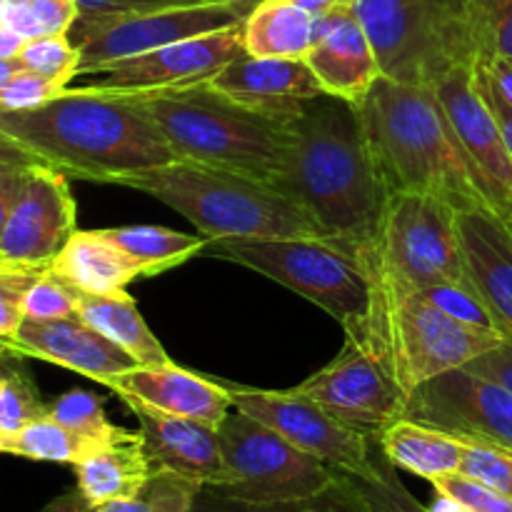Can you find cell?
I'll return each mask as SVG.
<instances>
[{"label":"cell","instance_id":"1","mask_svg":"<svg viewBox=\"0 0 512 512\" xmlns=\"http://www.w3.org/2000/svg\"><path fill=\"white\" fill-rule=\"evenodd\" d=\"M273 188L353 253L373 243L393 195L360 108L328 93L310 100L290 125L288 155Z\"/></svg>","mask_w":512,"mask_h":512},{"label":"cell","instance_id":"2","mask_svg":"<svg viewBox=\"0 0 512 512\" xmlns=\"http://www.w3.org/2000/svg\"><path fill=\"white\" fill-rule=\"evenodd\" d=\"M0 133L68 178L115 183L173 163L158 125L128 95L65 88L28 110L0 105Z\"/></svg>","mask_w":512,"mask_h":512},{"label":"cell","instance_id":"3","mask_svg":"<svg viewBox=\"0 0 512 512\" xmlns=\"http://www.w3.org/2000/svg\"><path fill=\"white\" fill-rule=\"evenodd\" d=\"M358 108L390 193L438 195L455 210L493 208L433 88L380 75Z\"/></svg>","mask_w":512,"mask_h":512},{"label":"cell","instance_id":"4","mask_svg":"<svg viewBox=\"0 0 512 512\" xmlns=\"http://www.w3.org/2000/svg\"><path fill=\"white\" fill-rule=\"evenodd\" d=\"M128 98L158 125L175 160L230 170L270 185L278 180L293 120L245 108L208 83Z\"/></svg>","mask_w":512,"mask_h":512},{"label":"cell","instance_id":"5","mask_svg":"<svg viewBox=\"0 0 512 512\" xmlns=\"http://www.w3.org/2000/svg\"><path fill=\"white\" fill-rule=\"evenodd\" d=\"M118 185L153 195L178 210L208 240L220 238H328L323 228L278 188L248 175L173 160L133 173Z\"/></svg>","mask_w":512,"mask_h":512},{"label":"cell","instance_id":"6","mask_svg":"<svg viewBox=\"0 0 512 512\" xmlns=\"http://www.w3.org/2000/svg\"><path fill=\"white\" fill-rule=\"evenodd\" d=\"M353 10L385 78L433 88L490 58L480 0H355Z\"/></svg>","mask_w":512,"mask_h":512},{"label":"cell","instance_id":"7","mask_svg":"<svg viewBox=\"0 0 512 512\" xmlns=\"http://www.w3.org/2000/svg\"><path fill=\"white\" fill-rule=\"evenodd\" d=\"M373 290V305L465 280L458 210L425 193H393L373 243L355 250Z\"/></svg>","mask_w":512,"mask_h":512},{"label":"cell","instance_id":"8","mask_svg":"<svg viewBox=\"0 0 512 512\" xmlns=\"http://www.w3.org/2000/svg\"><path fill=\"white\" fill-rule=\"evenodd\" d=\"M210 258L255 270L323 308L345 338L368 320L370 280L353 250L325 238H220L208 240Z\"/></svg>","mask_w":512,"mask_h":512},{"label":"cell","instance_id":"9","mask_svg":"<svg viewBox=\"0 0 512 512\" xmlns=\"http://www.w3.org/2000/svg\"><path fill=\"white\" fill-rule=\"evenodd\" d=\"M508 335L458 323L420 293L373 305L353 340L378 355L410 398L438 375L460 370L498 348Z\"/></svg>","mask_w":512,"mask_h":512},{"label":"cell","instance_id":"10","mask_svg":"<svg viewBox=\"0 0 512 512\" xmlns=\"http://www.w3.org/2000/svg\"><path fill=\"white\" fill-rule=\"evenodd\" d=\"M218 433L228 483L210 493L220 498L245 505H293L323 500L338 488V470L238 408L230 410Z\"/></svg>","mask_w":512,"mask_h":512},{"label":"cell","instance_id":"11","mask_svg":"<svg viewBox=\"0 0 512 512\" xmlns=\"http://www.w3.org/2000/svg\"><path fill=\"white\" fill-rule=\"evenodd\" d=\"M258 3L260 0L195 3L145 10V13L98 15V18L78 15L68 33L75 48L80 50L78 75L88 73L98 65L150 53V50L165 48V45L180 43V40L243 25Z\"/></svg>","mask_w":512,"mask_h":512},{"label":"cell","instance_id":"12","mask_svg":"<svg viewBox=\"0 0 512 512\" xmlns=\"http://www.w3.org/2000/svg\"><path fill=\"white\" fill-rule=\"evenodd\" d=\"M293 390L370 440H378L390 423L405 418L408 408V395L388 365L353 340H345V348L325 368Z\"/></svg>","mask_w":512,"mask_h":512},{"label":"cell","instance_id":"13","mask_svg":"<svg viewBox=\"0 0 512 512\" xmlns=\"http://www.w3.org/2000/svg\"><path fill=\"white\" fill-rule=\"evenodd\" d=\"M223 385L233 398V408L263 423L303 453L328 463L330 468L350 475H365L373 468V440L338 423L305 395L295 390L250 388L228 380H223Z\"/></svg>","mask_w":512,"mask_h":512},{"label":"cell","instance_id":"14","mask_svg":"<svg viewBox=\"0 0 512 512\" xmlns=\"http://www.w3.org/2000/svg\"><path fill=\"white\" fill-rule=\"evenodd\" d=\"M243 53V25H235V28L180 40V43L133 55V58L98 65L80 75L85 78L83 88L100 90V93H160V90L208 83L230 60Z\"/></svg>","mask_w":512,"mask_h":512},{"label":"cell","instance_id":"15","mask_svg":"<svg viewBox=\"0 0 512 512\" xmlns=\"http://www.w3.org/2000/svg\"><path fill=\"white\" fill-rule=\"evenodd\" d=\"M405 418L433 425L465 443L512 450V390L463 368L415 388Z\"/></svg>","mask_w":512,"mask_h":512},{"label":"cell","instance_id":"16","mask_svg":"<svg viewBox=\"0 0 512 512\" xmlns=\"http://www.w3.org/2000/svg\"><path fill=\"white\" fill-rule=\"evenodd\" d=\"M75 200L68 175L50 165H33L0 235V260L50 268L75 233Z\"/></svg>","mask_w":512,"mask_h":512},{"label":"cell","instance_id":"17","mask_svg":"<svg viewBox=\"0 0 512 512\" xmlns=\"http://www.w3.org/2000/svg\"><path fill=\"white\" fill-rule=\"evenodd\" d=\"M465 153L483 175L493 210L512 228V158L503 128L478 85L475 68H458L433 85Z\"/></svg>","mask_w":512,"mask_h":512},{"label":"cell","instance_id":"18","mask_svg":"<svg viewBox=\"0 0 512 512\" xmlns=\"http://www.w3.org/2000/svg\"><path fill=\"white\" fill-rule=\"evenodd\" d=\"M125 405L138 418L145 450H148L155 470L180 475V478L193 480L200 488L208 490L223 488L228 483V468H225L218 428L198 423V420L160 413L148 405L135 403V400H128Z\"/></svg>","mask_w":512,"mask_h":512},{"label":"cell","instance_id":"19","mask_svg":"<svg viewBox=\"0 0 512 512\" xmlns=\"http://www.w3.org/2000/svg\"><path fill=\"white\" fill-rule=\"evenodd\" d=\"M210 88L245 108L295 120L310 100L325 95L305 60L260 58L243 53L208 80Z\"/></svg>","mask_w":512,"mask_h":512},{"label":"cell","instance_id":"20","mask_svg":"<svg viewBox=\"0 0 512 512\" xmlns=\"http://www.w3.org/2000/svg\"><path fill=\"white\" fill-rule=\"evenodd\" d=\"M8 355L45 360L85 375L100 385H108L118 375L138 368V363L125 350L110 343L105 335L80 318L45 320V323L23 320L18 335L8 345Z\"/></svg>","mask_w":512,"mask_h":512},{"label":"cell","instance_id":"21","mask_svg":"<svg viewBox=\"0 0 512 512\" xmlns=\"http://www.w3.org/2000/svg\"><path fill=\"white\" fill-rule=\"evenodd\" d=\"M105 388L113 390L123 403L135 400L160 413L220 428L233 410V398L223 380H208L203 375L175 365H138L130 373L118 375Z\"/></svg>","mask_w":512,"mask_h":512},{"label":"cell","instance_id":"22","mask_svg":"<svg viewBox=\"0 0 512 512\" xmlns=\"http://www.w3.org/2000/svg\"><path fill=\"white\" fill-rule=\"evenodd\" d=\"M305 63L328 95L360 105L383 75L373 43L350 8L320 15V33Z\"/></svg>","mask_w":512,"mask_h":512},{"label":"cell","instance_id":"23","mask_svg":"<svg viewBox=\"0 0 512 512\" xmlns=\"http://www.w3.org/2000/svg\"><path fill=\"white\" fill-rule=\"evenodd\" d=\"M465 280L485 300L500 330L512 335V228L488 205L458 210Z\"/></svg>","mask_w":512,"mask_h":512},{"label":"cell","instance_id":"24","mask_svg":"<svg viewBox=\"0 0 512 512\" xmlns=\"http://www.w3.org/2000/svg\"><path fill=\"white\" fill-rule=\"evenodd\" d=\"M73 468L78 493L93 508L113 500L138 498L155 473L143 433L125 428H118L113 438L95 445Z\"/></svg>","mask_w":512,"mask_h":512},{"label":"cell","instance_id":"25","mask_svg":"<svg viewBox=\"0 0 512 512\" xmlns=\"http://www.w3.org/2000/svg\"><path fill=\"white\" fill-rule=\"evenodd\" d=\"M50 270L85 295L118 293L143 278L140 265L133 263L105 230H75L50 263Z\"/></svg>","mask_w":512,"mask_h":512},{"label":"cell","instance_id":"26","mask_svg":"<svg viewBox=\"0 0 512 512\" xmlns=\"http://www.w3.org/2000/svg\"><path fill=\"white\" fill-rule=\"evenodd\" d=\"M375 443L395 470H405L430 483L443 475L458 473L465 453V440L413 418H398L390 423Z\"/></svg>","mask_w":512,"mask_h":512},{"label":"cell","instance_id":"27","mask_svg":"<svg viewBox=\"0 0 512 512\" xmlns=\"http://www.w3.org/2000/svg\"><path fill=\"white\" fill-rule=\"evenodd\" d=\"M320 33V15L285 0H260L243 23L245 53L305 60Z\"/></svg>","mask_w":512,"mask_h":512},{"label":"cell","instance_id":"28","mask_svg":"<svg viewBox=\"0 0 512 512\" xmlns=\"http://www.w3.org/2000/svg\"><path fill=\"white\" fill-rule=\"evenodd\" d=\"M78 318L118 345L138 365L170 363V355L155 338L140 315L138 305L125 290L110 295H85L78 298Z\"/></svg>","mask_w":512,"mask_h":512},{"label":"cell","instance_id":"29","mask_svg":"<svg viewBox=\"0 0 512 512\" xmlns=\"http://www.w3.org/2000/svg\"><path fill=\"white\" fill-rule=\"evenodd\" d=\"M110 240L140 265L143 278L173 270L188 263L195 255L205 253L208 238L205 235H188L178 230L160 228V225H125V228L105 230Z\"/></svg>","mask_w":512,"mask_h":512},{"label":"cell","instance_id":"30","mask_svg":"<svg viewBox=\"0 0 512 512\" xmlns=\"http://www.w3.org/2000/svg\"><path fill=\"white\" fill-rule=\"evenodd\" d=\"M335 495L345 500L355 512H428L395 475L393 465L380 453L373 458V468L365 475H350L338 470Z\"/></svg>","mask_w":512,"mask_h":512},{"label":"cell","instance_id":"31","mask_svg":"<svg viewBox=\"0 0 512 512\" xmlns=\"http://www.w3.org/2000/svg\"><path fill=\"white\" fill-rule=\"evenodd\" d=\"M100 443H90L83 435L73 433L50 415L33 420L15 433L0 435V453L15 458L38 460V463L75 465Z\"/></svg>","mask_w":512,"mask_h":512},{"label":"cell","instance_id":"32","mask_svg":"<svg viewBox=\"0 0 512 512\" xmlns=\"http://www.w3.org/2000/svg\"><path fill=\"white\" fill-rule=\"evenodd\" d=\"M80 10L75 0H8L0 23L10 25L25 40L70 33Z\"/></svg>","mask_w":512,"mask_h":512},{"label":"cell","instance_id":"33","mask_svg":"<svg viewBox=\"0 0 512 512\" xmlns=\"http://www.w3.org/2000/svg\"><path fill=\"white\" fill-rule=\"evenodd\" d=\"M200 490L203 488L193 480L155 470L138 498L113 500V503L98 505L95 512H193Z\"/></svg>","mask_w":512,"mask_h":512},{"label":"cell","instance_id":"34","mask_svg":"<svg viewBox=\"0 0 512 512\" xmlns=\"http://www.w3.org/2000/svg\"><path fill=\"white\" fill-rule=\"evenodd\" d=\"M48 415L73 433L83 435L90 443H105L118 433V425L105 418L98 395L85 393V390H70L60 395L55 403H50Z\"/></svg>","mask_w":512,"mask_h":512},{"label":"cell","instance_id":"35","mask_svg":"<svg viewBox=\"0 0 512 512\" xmlns=\"http://www.w3.org/2000/svg\"><path fill=\"white\" fill-rule=\"evenodd\" d=\"M20 65L30 73H38L43 78L58 80L68 85L78 78L80 50L75 48L70 35H43V38L25 40L23 50L18 55Z\"/></svg>","mask_w":512,"mask_h":512},{"label":"cell","instance_id":"36","mask_svg":"<svg viewBox=\"0 0 512 512\" xmlns=\"http://www.w3.org/2000/svg\"><path fill=\"white\" fill-rule=\"evenodd\" d=\"M420 295H423L428 303H433L438 310H443L445 315L458 320V323L470 325V328L503 333L498 320H495V315L490 313L485 300L475 293V288L468 283V280H460V283L430 285V288L420 290Z\"/></svg>","mask_w":512,"mask_h":512},{"label":"cell","instance_id":"37","mask_svg":"<svg viewBox=\"0 0 512 512\" xmlns=\"http://www.w3.org/2000/svg\"><path fill=\"white\" fill-rule=\"evenodd\" d=\"M48 410L50 405L40 400V393L28 375L20 373V370L3 373V383H0V435L15 433L33 420L45 418Z\"/></svg>","mask_w":512,"mask_h":512},{"label":"cell","instance_id":"38","mask_svg":"<svg viewBox=\"0 0 512 512\" xmlns=\"http://www.w3.org/2000/svg\"><path fill=\"white\" fill-rule=\"evenodd\" d=\"M78 298L80 293L70 283L45 268L40 278L30 285L23 300V315L25 320H65L78 318Z\"/></svg>","mask_w":512,"mask_h":512},{"label":"cell","instance_id":"39","mask_svg":"<svg viewBox=\"0 0 512 512\" xmlns=\"http://www.w3.org/2000/svg\"><path fill=\"white\" fill-rule=\"evenodd\" d=\"M45 268L18 265L0 260V345L8 350L23 325V300L30 285L40 278Z\"/></svg>","mask_w":512,"mask_h":512},{"label":"cell","instance_id":"40","mask_svg":"<svg viewBox=\"0 0 512 512\" xmlns=\"http://www.w3.org/2000/svg\"><path fill=\"white\" fill-rule=\"evenodd\" d=\"M458 473L485 483L512 500V450L485 443H465Z\"/></svg>","mask_w":512,"mask_h":512},{"label":"cell","instance_id":"41","mask_svg":"<svg viewBox=\"0 0 512 512\" xmlns=\"http://www.w3.org/2000/svg\"><path fill=\"white\" fill-rule=\"evenodd\" d=\"M430 485H433L435 493L450 495L470 512H512V500L508 495L498 493V490L488 488L485 483H478V480L468 478L463 473L443 475V478H435Z\"/></svg>","mask_w":512,"mask_h":512},{"label":"cell","instance_id":"42","mask_svg":"<svg viewBox=\"0 0 512 512\" xmlns=\"http://www.w3.org/2000/svg\"><path fill=\"white\" fill-rule=\"evenodd\" d=\"M65 88H68L65 83L43 78V75L30 73V70L23 68L8 85H5L3 93H0V105L10 110L38 108V105L58 98Z\"/></svg>","mask_w":512,"mask_h":512},{"label":"cell","instance_id":"43","mask_svg":"<svg viewBox=\"0 0 512 512\" xmlns=\"http://www.w3.org/2000/svg\"><path fill=\"white\" fill-rule=\"evenodd\" d=\"M480 18L490 58L512 60V0H480Z\"/></svg>","mask_w":512,"mask_h":512},{"label":"cell","instance_id":"44","mask_svg":"<svg viewBox=\"0 0 512 512\" xmlns=\"http://www.w3.org/2000/svg\"><path fill=\"white\" fill-rule=\"evenodd\" d=\"M80 15L85 18H98V15H128L145 13V10L178 8V5H195L205 0H75Z\"/></svg>","mask_w":512,"mask_h":512},{"label":"cell","instance_id":"45","mask_svg":"<svg viewBox=\"0 0 512 512\" xmlns=\"http://www.w3.org/2000/svg\"><path fill=\"white\" fill-rule=\"evenodd\" d=\"M313 503H293V505H245L235 503V500L220 498V495L210 493V490H200L198 500H195L193 512H323L313 508Z\"/></svg>","mask_w":512,"mask_h":512},{"label":"cell","instance_id":"46","mask_svg":"<svg viewBox=\"0 0 512 512\" xmlns=\"http://www.w3.org/2000/svg\"><path fill=\"white\" fill-rule=\"evenodd\" d=\"M463 370L475 375H483V378L495 380V383L505 385V388L512 390V335L503 340L495 350L480 355L478 360L465 365Z\"/></svg>","mask_w":512,"mask_h":512},{"label":"cell","instance_id":"47","mask_svg":"<svg viewBox=\"0 0 512 512\" xmlns=\"http://www.w3.org/2000/svg\"><path fill=\"white\" fill-rule=\"evenodd\" d=\"M30 168H33V165H30ZM30 168H13L0 173V235H3L5 223H8L20 193H23Z\"/></svg>","mask_w":512,"mask_h":512},{"label":"cell","instance_id":"48","mask_svg":"<svg viewBox=\"0 0 512 512\" xmlns=\"http://www.w3.org/2000/svg\"><path fill=\"white\" fill-rule=\"evenodd\" d=\"M475 73H478V85H480V90H483L485 100H488V105L493 108L495 118H498L500 128H503L505 143H508L510 158H512V108L508 103H505L503 95L498 93V88H495L493 80L488 78V73H485L483 65H478V68H475Z\"/></svg>","mask_w":512,"mask_h":512},{"label":"cell","instance_id":"49","mask_svg":"<svg viewBox=\"0 0 512 512\" xmlns=\"http://www.w3.org/2000/svg\"><path fill=\"white\" fill-rule=\"evenodd\" d=\"M30 165H38V158L30 155L23 145L10 140L8 135L0 133V173L13 168H30Z\"/></svg>","mask_w":512,"mask_h":512},{"label":"cell","instance_id":"50","mask_svg":"<svg viewBox=\"0 0 512 512\" xmlns=\"http://www.w3.org/2000/svg\"><path fill=\"white\" fill-rule=\"evenodd\" d=\"M485 73L493 80V85L498 88V93L503 95L505 103L512 108V60L505 58H490L488 63H483Z\"/></svg>","mask_w":512,"mask_h":512},{"label":"cell","instance_id":"51","mask_svg":"<svg viewBox=\"0 0 512 512\" xmlns=\"http://www.w3.org/2000/svg\"><path fill=\"white\" fill-rule=\"evenodd\" d=\"M25 38L20 33H15L10 25L0 23V60H13L18 58L20 50H23Z\"/></svg>","mask_w":512,"mask_h":512},{"label":"cell","instance_id":"52","mask_svg":"<svg viewBox=\"0 0 512 512\" xmlns=\"http://www.w3.org/2000/svg\"><path fill=\"white\" fill-rule=\"evenodd\" d=\"M43 512H95L93 505L75 490V493L63 495V498L53 500Z\"/></svg>","mask_w":512,"mask_h":512},{"label":"cell","instance_id":"53","mask_svg":"<svg viewBox=\"0 0 512 512\" xmlns=\"http://www.w3.org/2000/svg\"><path fill=\"white\" fill-rule=\"evenodd\" d=\"M285 3H293L298 8L308 10L313 15H325V13H333L338 8H350L355 0H285Z\"/></svg>","mask_w":512,"mask_h":512},{"label":"cell","instance_id":"54","mask_svg":"<svg viewBox=\"0 0 512 512\" xmlns=\"http://www.w3.org/2000/svg\"><path fill=\"white\" fill-rule=\"evenodd\" d=\"M428 512H470L465 505H460L458 500H453L450 495H443V493H435V500L433 505H430Z\"/></svg>","mask_w":512,"mask_h":512},{"label":"cell","instance_id":"55","mask_svg":"<svg viewBox=\"0 0 512 512\" xmlns=\"http://www.w3.org/2000/svg\"><path fill=\"white\" fill-rule=\"evenodd\" d=\"M20 70H23V65H20L18 58H13V60H0V93H3L5 85H8L10 80H13L15 75L20 73Z\"/></svg>","mask_w":512,"mask_h":512},{"label":"cell","instance_id":"56","mask_svg":"<svg viewBox=\"0 0 512 512\" xmlns=\"http://www.w3.org/2000/svg\"><path fill=\"white\" fill-rule=\"evenodd\" d=\"M205 3H240V0H205Z\"/></svg>","mask_w":512,"mask_h":512},{"label":"cell","instance_id":"57","mask_svg":"<svg viewBox=\"0 0 512 512\" xmlns=\"http://www.w3.org/2000/svg\"><path fill=\"white\" fill-rule=\"evenodd\" d=\"M5 5H8V0H0V18H3V10H5Z\"/></svg>","mask_w":512,"mask_h":512},{"label":"cell","instance_id":"58","mask_svg":"<svg viewBox=\"0 0 512 512\" xmlns=\"http://www.w3.org/2000/svg\"><path fill=\"white\" fill-rule=\"evenodd\" d=\"M5 353H0V358H3ZM0 383H3V370H0Z\"/></svg>","mask_w":512,"mask_h":512},{"label":"cell","instance_id":"59","mask_svg":"<svg viewBox=\"0 0 512 512\" xmlns=\"http://www.w3.org/2000/svg\"><path fill=\"white\" fill-rule=\"evenodd\" d=\"M0 353H8V350H5V348H0Z\"/></svg>","mask_w":512,"mask_h":512},{"label":"cell","instance_id":"60","mask_svg":"<svg viewBox=\"0 0 512 512\" xmlns=\"http://www.w3.org/2000/svg\"><path fill=\"white\" fill-rule=\"evenodd\" d=\"M0 348H3V345H0Z\"/></svg>","mask_w":512,"mask_h":512}]
</instances>
